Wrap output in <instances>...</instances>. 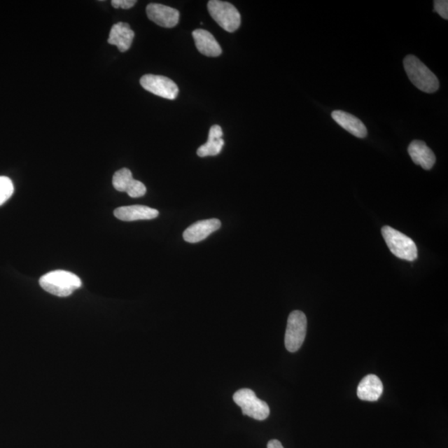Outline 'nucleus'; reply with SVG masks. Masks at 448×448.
<instances>
[{
  "instance_id": "obj_5",
  "label": "nucleus",
  "mask_w": 448,
  "mask_h": 448,
  "mask_svg": "<svg viewBox=\"0 0 448 448\" xmlns=\"http://www.w3.org/2000/svg\"><path fill=\"white\" fill-rule=\"evenodd\" d=\"M234 401L241 407L243 414L250 418L262 421L267 419L270 414L267 403L259 400L252 389H239L234 393Z\"/></svg>"
},
{
  "instance_id": "obj_12",
  "label": "nucleus",
  "mask_w": 448,
  "mask_h": 448,
  "mask_svg": "<svg viewBox=\"0 0 448 448\" xmlns=\"http://www.w3.org/2000/svg\"><path fill=\"white\" fill-rule=\"evenodd\" d=\"M384 391L382 381L374 374H369L360 381L357 388V396L364 401H377Z\"/></svg>"
},
{
  "instance_id": "obj_3",
  "label": "nucleus",
  "mask_w": 448,
  "mask_h": 448,
  "mask_svg": "<svg viewBox=\"0 0 448 448\" xmlns=\"http://www.w3.org/2000/svg\"><path fill=\"white\" fill-rule=\"evenodd\" d=\"M382 235L394 256L409 262H413L418 258V248L410 237L389 226L382 228Z\"/></svg>"
},
{
  "instance_id": "obj_10",
  "label": "nucleus",
  "mask_w": 448,
  "mask_h": 448,
  "mask_svg": "<svg viewBox=\"0 0 448 448\" xmlns=\"http://www.w3.org/2000/svg\"><path fill=\"white\" fill-rule=\"evenodd\" d=\"M221 227V221L218 218L206 219L196 222L183 232V237L187 243L196 244L203 241Z\"/></svg>"
},
{
  "instance_id": "obj_6",
  "label": "nucleus",
  "mask_w": 448,
  "mask_h": 448,
  "mask_svg": "<svg viewBox=\"0 0 448 448\" xmlns=\"http://www.w3.org/2000/svg\"><path fill=\"white\" fill-rule=\"evenodd\" d=\"M307 319L301 311H294L289 315L285 335V346L294 353L302 347L307 335Z\"/></svg>"
},
{
  "instance_id": "obj_21",
  "label": "nucleus",
  "mask_w": 448,
  "mask_h": 448,
  "mask_svg": "<svg viewBox=\"0 0 448 448\" xmlns=\"http://www.w3.org/2000/svg\"><path fill=\"white\" fill-rule=\"evenodd\" d=\"M267 448H284V446H282L280 441L276 440V439H273V440H271L270 442H268Z\"/></svg>"
},
{
  "instance_id": "obj_14",
  "label": "nucleus",
  "mask_w": 448,
  "mask_h": 448,
  "mask_svg": "<svg viewBox=\"0 0 448 448\" xmlns=\"http://www.w3.org/2000/svg\"><path fill=\"white\" fill-rule=\"evenodd\" d=\"M407 151L414 162L426 170L431 169L436 163L433 151L422 141H412Z\"/></svg>"
},
{
  "instance_id": "obj_2",
  "label": "nucleus",
  "mask_w": 448,
  "mask_h": 448,
  "mask_svg": "<svg viewBox=\"0 0 448 448\" xmlns=\"http://www.w3.org/2000/svg\"><path fill=\"white\" fill-rule=\"evenodd\" d=\"M39 284L48 293L66 298L82 286V281L74 273L57 270L43 275L39 280Z\"/></svg>"
},
{
  "instance_id": "obj_20",
  "label": "nucleus",
  "mask_w": 448,
  "mask_h": 448,
  "mask_svg": "<svg viewBox=\"0 0 448 448\" xmlns=\"http://www.w3.org/2000/svg\"><path fill=\"white\" fill-rule=\"evenodd\" d=\"M136 3V0H112L111 6L115 8L129 10V8H132Z\"/></svg>"
},
{
  "instance_id": "obj_11",
  "label": "nucleus",
  "mask_w": 448,
  "mask_h": 448,
  "mask_svg": "<svg viewBox=\"0 0 448 448\" xmlns=\"http://www.w3.org/2000/svg\"><path fill=\"white\" fill-rule=\"evenodd\" d=\"M114 215L120 220L132 222L150 220L159 216V211L143 205L125 206L115 209Z\"/></svg>"
},
{
  "instance_id": "obj_8",
  "label": "nucleus",
  "mask_w": 448,
  "mask_h": 448,
  "mask_svg": "<svg viewBox=\"0 0 448 448\" xmlns=\"http://www.w3.org/2000/svg\"><path fill=\"white\" fill-rule=\"evenodd\" d=\"M112 185L119 192H127L132 198H140L146 194L144 183L134 179L131 170L123 168L114 174Z\"/></svg>"
},
{
  "instance_id": "obj_17",
  "label": "nucleus",
  "mask_w": 448,
  "mask_h": 448,
  "mask_svg": "<svg viewBox=\"0 0 448 448\" xmlns=\"http://www.w3.org/2000/svg\"><path fill=\"white\" fill-rule=\"evenodd\" d=\"M223 130L220 125H214L209 130L208 141L201 146L197 155L200 157L214 156L220 153L224 146Z\"/></svg>"
},
{
  "instance_id": "obj_13",
  "label": "nucleus",
  "mask_w": 448,
  "mask_h": 448,
  "mask_svg": "<svg viewBox=\"0 0 448 448\" xmlns=\"http://www.w3.org/2000/svg\"><path fill=\"white\" fill-rule=\"evenodd\" d=\"M332 119L343 129L358 138H365L368 132L364 123L356 116L343 111H334L331 113Z\"/></svg>"
},
{
  "instance_id": "obj_9",
  "label": "nucleus",
  "mask_w": 448,
  "mask_h": 448,
  "mask_svg": "<svg viewBox=\"0 0 448 448\" xmlns=\"http://www.w3.org/2000/svg\"><path fill=\"white\" fill-rule=\"evenodd\" d=\"M146 13L149 20L163 28H174L179 20V12L164 4H150L146 7Z\"/></svg>"
},
{
  "instance_id": "obj_16",
  "label": "nucleus",
  "mask_w": 448,
  "mask_h": 448,
  "mask_svg": "<svg viewBox=\"0 0 448 448\" xmlns=\"http://www.w3.org/2000/svg\"><path fill=\"white\" fill-rule=\"evenodd\" d=\"M134 37V33L131 27L127 22H120L111 27L108 43L124 52L132 47Z\"/></svg>"
},
{
  "instance_id": "obj_15",
  "label": "nucleus",
  "mask_w": 448,
  "mask_h": 448,
  "mask_svg": "<svg viewBox=\"0 0 448 448\" xmlns=\"http://www.w3.org/2000/svg\"><path fill=\"white\" fill-rule=\"evenodd\" d=\"M195 46L199 52L207 57H218L222 55V48L213 34L204 29H195L192 34Z\"/></svg>"
},
{
  "instance_id": "obj_1",
  "label": "nucleus",
  "mask_w": 448,
  "mask_h": 448,
  "mask_svg": "<svg viewBox=\"0 0 448 448\" xmlns=\"http://www.w3.org/2000/svg\"><path fill=\"white\" fill-rule=\"evenodd\" d=\"M403 66L410 82L414 86L426 93H434L439 89V80L437 76L414 55H407L403 59Z\"/></svg>"
},
{
  "instance_id": "obj_4",
  "label": "nucleus",
  "mask_w": 448,
  "mask_h": 448,
  "mask_svg": "<svg viewBox=\"0 0 448 448\" xmlns=\"http://www.w3.org/2000/svg\"><path fill=\"white\" fill-rule=\"evenodd\" d=\"M208 10L215 22L227 32L234 33L239 29L241 15L232 4L211 0L208 3Z\"/></svg>"
},
{
  "instance_id": "obj_7",
  "label": "nucleus",
  "mask_w": 448,
  "mask_h": 448,
  "mask_svg": "<svg viewBox=\"0 0 448 448\" xmlns=\"http://www.w3.org/2000/svg\"><path fill=\"white\" fill-rule=\"evenodd\" d=\"M141 87L155 95L174 100L178 94V88L176 83L164 76L147 74L140 80Z\"/></svg>"
},
{
  "instance_id": "obj_19",
  "label": "nucleus",
  "mask_w": 448,
  "mask_h": 448,
  "mask_svg": "<svg viewBox=\"0 0 448 448\" xmlns=\"http://www.w3.org/2000/svg\"><path fill=\"white\" fill-rule=\"evenodd\" d=\"M434 11H436L443 19L448 20V1L447 0H435Z\"/></svg>"
},
{
  "instance_id": "obj_18",
  "label": "nucleus",
  "mask_w": 448,
  "mask_h": 448,
  "mask_svg": "<svg viewBox=\"0 0 448 448\" xmlns=\"http://www.w3.org/2000/svg\"><path fill=\"white\" fill-rule=\"evenodd\" d=\"M13 190L15 189L11 179L6 176H0V206L10 199Z\"/></svg>"
}]
</instances>
